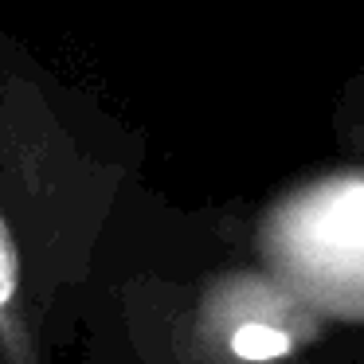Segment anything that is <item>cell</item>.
Wrapping results in <instances>:
<instances>
[{
	"instance_id": "cell-1",
	"label": "cell",
	"mask_w": 364,
	"mask_h": 364,
	"mask_svg": "<svg viewBox=\"0 0 364 364\" xmlns=\"http://www.w3.org/2000/svg\"><path fill=\"white\" fill-rule=\"evenodd\" d=\"M134 168L126 129L0 32V364H59Z\"/></svg>"
},
{
	"instance_id": "cell-2",
	"label": "cell",
	"mask_w": 364,
	"mask_h": 364,
	"mask_svg": "<svg viewBox=\"0 0 364 364\" xmlns=\"http://www.w3.org/2000/svg\"><path fill=\"white\" fill-rule=\"evenodd\" d=\"M82 329L90 364H239L196 333L181 282L145 267L98 282Z\"/></svg>"
},
{
	"instance_id": "cell-3",
	"label": "cell",
	"mask_w": 364,
	"mask_h": 364,
	"mask_svg": "<svg viewBox=\"0 0 364 364\" xmlns=\"http://www.w3.org/2000/svg\"><path fill=\"white\" fill-rule=\"evenodd\" d=\"M341 141L348 149L364 153V75L348 87V95L341 98Z\"/></svg>"
}]
</instances>
